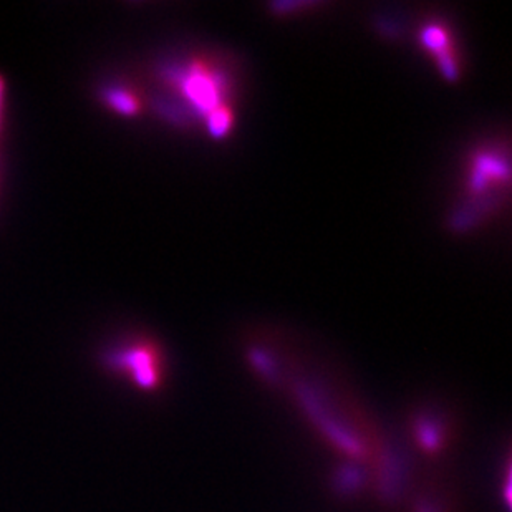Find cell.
I'll list each match as a JSON object with an SVG mask.
<instances>
[{
    "instance_id": "obj_1",
    "label": "cell",
    "mask_w": 512,
    "mask_h": 512,
    "mask_svg": "<svg viewBox=\"0 0 512 512\" xmlns=\"http://www.w3.org/2000/svg\"><path fill=\"white\" fill-rule=\"evenodd\" d=\"M179 95L188 101L196 115L206 118L221 108H229L233 77L229 70L214 58H194L171 72Z\"/></svg>"
},
{
    "instance_id": "obj_2",
    "label": "cell",
    "mask_w": 512,
    "mask_h": 512,
    "mask_svg": "<svg viewBox=\"0 0 512 512\" xmlns=\"http://www.w3.org/2000/svg\"><path fill=\"white\" fill-rule=\"evenodd\" d=\"M509 184V161L498 148H486L471 158L466 181V198L457 212L455 226L463 229L494 209L501 191Z\"/></svg>"
},
{
    "instance_id": "obj_3",
    "label": "cell",
    "mask_w": 512,
    "mask_h": 512,
    "mask_svg": "<svg viewBox=\"0 0 512 512\" xmlns=\"http://www.w3.org/2000/svg\"><path fill=\"white\" fill-rule=\"evenodd\" d=\"M113 362L143 390H157L165 379V365L157 346L146 342L123 348Z\"/></svg>"
},
{
    "instance_id": "obj_4",
    "label": "cell",
    "mask_w": 512,
    "mask_h": 512,
    "mask_svg": "<svg viewBox=\"0 0 512 512\" xmlns=\"http://www.w3.org/2000/svg\"><path fill=\"white\" fill-rule=\"evenodd\" d=\"M422 44L436 58L438 67L448 80L459 77V64L453 38L443 23H426L422 29Z\"/></svg>"
},
{
    "instance_id": "obj_5",
    "label": "cell",
    "mask_w": 512,
    "mask_h": 512,
    "mask_svg": "<svg viewBox=\"0 0 512 512\" xmlns=\"http://www.w3.org/2000/svg\"><path fill=\"white\" fill-rule=\"evenodd\" d=\"M413 436L414 441L418 443V448H422L428 455H439L445 453L449 441V430L448 423L443 418L431 414V413H420L413 420Z\"/></svg>"
},
{
    "instance_id": "obj_6",
    "label": "cell",
    "mask_w": 512,
    "mask_h": 512,
    "mask_svg": "<svg viewBox=\"0 0 512 512\" xmlns=\"http://www.w3.org/2000/svg\"><path fill=\"white\" fill-rule=\"evenodd\" d=\"M105 101L115 112L134 115L140 110V101L128 90L110 89L105 91Z\"/></svg>"
},
{
    "instance_id": "obj_7",
    "label": "cell",
    "mask_w": 512,
    "mask_h": 512,
    "mask_svg": "<svg viewBox=\"0 0 512 512\" xmlns=\"http://www.w3.org/2000/svg\"><path fill=\"white\" fill-rule=\"evenodd\" d=\"M2 97H4V83L0 80V108H2Z\"/></svg>"
}]
</instances>
